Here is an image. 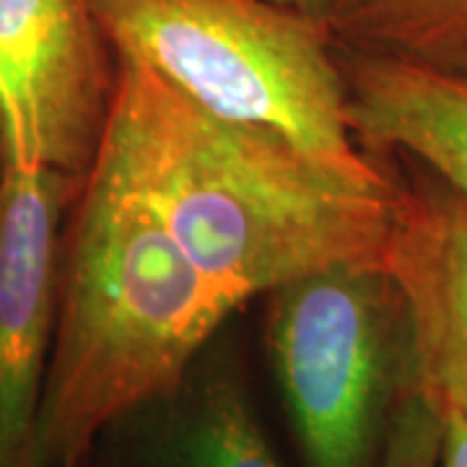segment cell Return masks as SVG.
I'll return each mask as SVG.
<instances>
[{"label":"cell","instance_id":"6da1fadb","mask_svg":"<svg viewBox=\"0 0 467 467\" xmlns=\"http://www.w3.org/2000/svg\"><path fill=\"white\" fill-rule=\"evenodd\" d=\"M97 153L232 309L335 265H382L398 182L361 184L115 57Z\"/></svg>","mask_w":467,"mask_h":467},{"label":"cell","instance_id":"7a4b0ae2","mask_svg":"<svg viewBox=\"0 0 467 467\" xmlns=\"http://www.w3.org/2000/svg\"><path fill=\"white\" fill-rule=\"evenodd\" d=\"M234 309L101 153L73 198L57 267L39 450L76 467L130 410L198 367Z\"/></svg>","mask_w":467,"mask_h":467},{"label":"cell","instance_id":"3957f363","mask_svg":"<svg viewBox=\"0 0 467 467\" xmlns=\"http://www.w3.org/2000/svg\"><path fill=\"white\" fill-rule=\"evenodd\" d=\"M115 57L226 122L281 135L361 184H392L356 143L325 21L273 0H91Z\"/></svg>","mask_w":467,"mask_h":467},{"label":"cell","instance_id":"277c9868","mask_svg":"<svg viewBox=\"0 0 467 467\" xmlns=\"http://www.w3.org/2000/svg\"><path fill=\"white\" fill-rule=\"evenodd\" d=\"M267 364L301 467H379L413 379L400 291L384 265H335L267 294Z\"/></svg>","mask_w":467,"mask_h":467},{"label":"cell","instance_id":"5b68a950","mask_svg":"<svg viewBox=\"0 0 467 467\" xmlns=\"http://www.w3.org/2000/svg\"><path fill=\"white\" fill-rule=\"evenodd\" d=\"M112 86L115 55L91 0H0V164L81 187Z\"/></svg>","mask_w":467,"mask_h":467},{"label":"cell","instance_id":"8992f818","mask_svg":"<svg viewBox=\"0 0 467 467\" xmlns=\"http://www.w3.org/2000/svg\"><path fill=\"white\" fill-rule=\"evenodd\" d=\"M78 187L50 169L0 164V467H45L57 267Z\"/></svg>","mask_w":467,"mask_h":467},{"label":"cell","instance_id":"52a82bcc","mask_svg":"<svg viewBox=\"0 0 467 467\" xmlns=\"http://www.w3.org/2000/svg\"><path fill=\"white\" fill-rule=\"evenodd\" d=\"M382 265L405 306L416 384L467 398V205L426 169L398 184Z\"/></svg>","mask_w":467,"mask_h":467},{"label":"cell","instance_id":"ba28073f","mask_svg":"<svg viewBox=\"0 0 467 467\" xmlns=\"http://www.w3.org/2000/svg\"><path fill=\"white\" fill-rule=\"evenodd\" d=\"M86 467H285L239 368L202 356L180 387L115 420Z\"/></svg>","mask_w":467,"mask_h":467},{"label":"cell","instance_id":"9c48e42d","mask_svg":"<svg viewBox=\"0 0 467 467\" xmlns=\"http://www.w3.org/2000/svg\"><path fill=\"white\" fill-rule=\"evenodd\" d=\"M356 138L392 149L467 205V76L340 50Z\"/></svg>","mask_w":467,"mask_h":467},{"label":"cell","instance_id":"30bf717a","mask_svg":"<svg viewBox=\"0 0 467 467\" xmlns=\"http://www.w3.org/2000/svg\"><path fill=\"white\" fill-rule=\"evenodd\" d=\"M335 47L467 76V0H327Z\"/></svg>","mask_w":467,"mask_h":467},{"label":"cell","instance_id":"8fae6325","mask_svg":"<svg viewBox=\"0 0 467 467\" xmlns=\"http://www.w3.org/2000/svg\"><path fill=\"white\" fill-rule=\"evenodd\" d=\"M441 441V420L434 400L410 379L402 392L379 467H436Z\"/></svg>","mask_w":467,"mask_h":467},{"label":"cell","instance_id":"7c38bea8","mask_svg":"<svg viewBox=\"0 0 467 467\" xmlns=\"http://www.w3.org/2000/svg\"><path fill=\"white\" fill-rule=\"evenodd\" d=\"M426 395L434 400L439 420H441L436 467H467V398L441 395V392H426Z\"/></svg>","mask_w":467,"mask_h":467},{"label":"cell","instance_id":"4fadbf2b","mask_svg":"<svg viewBox=\"0 0 467 467\" xmlns=\"http://www.w3.org/2000/svg\"><path fill=\"white\" fill-rule=\"evenodd\" d=\"M278 5H285V8H296L301 14H309V16L322 18L325 14V3L327 0H273Z\"/></svg>","mask_w":467,"mask_h":467},{"label":"cell","instance_id":"5bb4252c","mask_svg":"<svg viewBox=\"0 0 467 467\" xmlns=\"http://www.w3.org/2000/svg\"><path fill=\"white\" fill-rule=\"evenodd\" d=\"M76 467H86V462H81V465H76Z\"/></svg>","mask_w":467,"mask_h":467}]
</instances>
